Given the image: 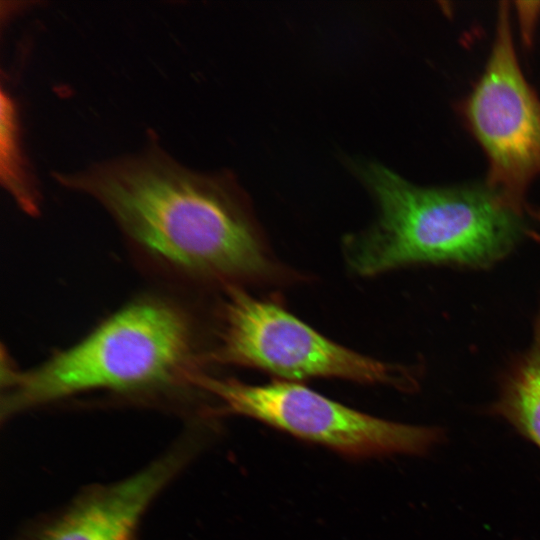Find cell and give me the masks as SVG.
<instances>
[{
	"instance_id": "1",
	"label": "cell",
	"mask_w": 540,
	"mask_h": 540,
	"mask_svg": "<svg viewBox=\"0 0 540 540\" xmlns=\"http://www.w3.org/2000/svg\"><path fill=\"white\" fill-rule=\"evenodd\" d=\"M57 178L104 207L135 262L166 289L225 290L274 275L276 266L230 185L158 148Z\"/></svg>"
},
{
	"instance_id": "2",
	"label": "cell",
	"mask_w": 540,
	"mask_h": 540,
	"mask_svg": "<svg viewBox=\"0 0 540 540\" xmlns=\"http://www.w3.org/2000/svg\"><path fill=\"white\" fill-rule=\"evenodd\" d=\"M138 296L79 341L30 369L2 371L1 418L80 396L183 402L208 374L209 350L184 294Z\"/></svg>"
},
{
	"instance_id": "3",
	"label": "cell",
	"mask_w": 540,
	"mask_h": 540,
	"mask_svg": "<svg viewBox=\"0 0 540 540\" xmlns=\"http://www.w3.org/2000/svg\"><path fill=\"white\" fill-rule=\"evenodd\" d=\"M364 177L379 218L347 240L352 270L372 276L414 264L486 267L506 256L524 229L523 212L485 182L422 187L373 164Z\"/></svg>"
},
{
	"instance_id": "4",
	"label": "cell",
	"mask_w": 540,
	"mask_h": 540,
	"mask_svg": "<svg viewBox=\"0 0 540 540\" xmlns=\"http://www.w3.org/2000/svg\"><path fill=\"white\" fill-rule=\"evenodd\" d=\"M224 291L210 363L262 369L286 379L333 377L400 389L415 385L405 367L339 345L238 286Z\"/></svg>"
},
{
	"instance_id": "5",
	"label": "cell",
	"mask_w": 540,
	"mask_h": 540,
	"mask_svg": "<svg viewBox=\"0 0 540 540\" xmlns=\"http://www.w3.org/2000/svg\"><path fill=\"white\" fill-rule=\"evenodd\" d=\"M203 393L217 401L208 418H253L295 437L353 458L394 454L420 455L440 439L435 428L381 419L327 398L298 383L273 381L252 385L206 374Z\"/></svg>"
},
{
	"instance_id": "6",
	"label": "cell",
	"mask_w": 540,
	"mask_h": 540,
	"mask_svg": "<svg viewBox=\"0 0 540 540\" xmlns=\"http://www.w3.org/2000/svg\"><path fill=\"white\" fill-rule=\"evenodd\" d=\"M461 113L485 155V183L523 212L540 176V98L519 64L508 2L498 7L487 62Z\"/></svg>"
},
{
	"instance_id": "7",
	"label": "cell",
	"mask_w": 540,
	"mask_h": 540,
	"mask_svg": "<svg viewBox=\"0 0 540 540\" xmlns=\"http://www.w3.org/2000/svg\"><path fill=\"white\" fill-rule=\"evenodd\" d=\"M201 443L200 430L191 427L141 470L86 488L19 540H138L151 504L194 458Z\"/></svg>"
},
{
	"instance_id": "8",
	"label": "cell",
	"mask_w": 540,
	"mask_h": 540,
	"mask_svg": "<svg viewBox=\"0 0 540 540\" xmlns=\"http://www.w3.org/2000/svg\"><path fill=\"white\" fill-rule=\"evenodd\" d=\"M492 411L540 448V313L531 343L506 373Z\"/></svg>"
},
{
	"instance_id": "9",
	"label": "cell",
	"mask_w": 540,
	"mask_h": 540,
	"mask_svg": "<svg viewBox=\"0 0 540 540\" xmlns=\"http://www.w3.org/2000/svg\"><path fill=\"white\" fill-rule=\"evenodd\" d=\"M14 105L9 97L1 96V169L8 190L17 203L30 214L38 211L36 192L29 183L17 142Z\"/></svg>"
},
{
	"instance_id": "10",
	"label": "cell",
	"mask_w": 540,
	"mask_h": 540,
	"mask_svg": "<svg viewBox=\"0 0 540 540\" xmlns=\"http://www.w3.org/2000/svg\"><path fill=\"white\" fill-rule=\"evenodd\" d=\"M526 211L535 223V228L530 230V234L536 241L540 242V209L527 206Z\"/></svg>"
}]
</instances>
